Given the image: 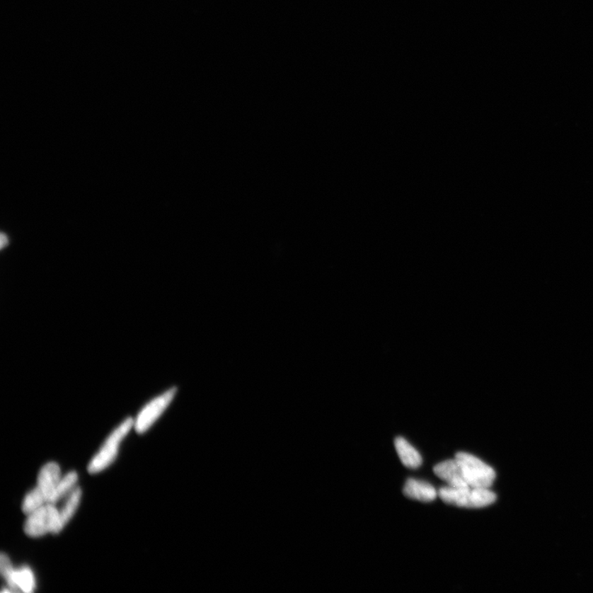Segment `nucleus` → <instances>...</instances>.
<instances>
[{
	"instance_id": "f257e3e1",
	"label": "nucleus",
	"mask_w": 593,
	"mask_h": 593,
	"mask_svg": "<svg viewBox=\"0 0 593 593\" xmlns=\"http://www.w3.org/2000/svg\"><path fill=\"white\" fill-rule=\"evenodd\" d=\"M134 420L129 417L112 432L96 455L90 461L88 466L90 474L100 473L113 464L118 456L120 444L134 428Z\"/></svg>"
},
{
	"instance_id": "0eeeda50",
	"label": "nucleus",
	"mask_w": 593,
	"mask_h": 593,
	"mask_svg": "<svg viewBox=\"0 0 593 593\" xmlns=\"http://www.w3.org/2000/svg\"><path fill=\"white\" fill-rule=\"evenodd\" d=\"M434 472L440 479L454 488L470 487L464 478V472L456 459L447 460L434 467Z\"/></svg>"
},
{
	"instance_id": "f8f14e48",
	"label": "nucleus",
	"mask_w": 593,
	"mask_h": 593,
	"mask_svg": "<svg viewBox=\"0 0 593 593\" xmlns=\"http://www.w3.org/2000/svg\"><path fill=\"white\" fill-rule=\"evenodd\" d=\"M14 582L17 592L31 593L36 587V580H35L33 572L28 566H23L16 570Z\"/></svg>"
},
{
	"instance_id": "ddd939ff",
	"label": "nucleus",
	"mask_w": 593,
	"mask_h": 593,
	"mask_svg": "<svg viewBox=\"0 0 593 593\" xmlns=\"http://www.w3.org/2000/svg\"><path fill=\"white\" fill-rule=\"evenodd\" d=\"M46 504H48L46 497L37 487H34L25 495L22 504V510L25 514L28 515Z\"/></svg>"
},
{
	"instance_id": "f03ea898",
	"label": "nucleus",
	"mask_w": 593,
	"mask_h": 593,
	"mask_svg": "<svg viewBox=\"0 0 593 593\" xmlns=\"http://www.w3.org/2000/svg\"><path fill=\"white\" fill-rule=\"evenodd\" d=\"M439 495L446 504L457 507H468V509H479L489 506L496 500V495L489 489L454 488V487H443L439 490Z\"/></svg>"
},
{
	"instance_id": "2eb2a0df",
	"label": "nucleus",
	"mask_w": 593,
	"mask_h": 593,
	"mask_svg": "<svg viewBox=\"0 0 593 593\" xmlns=\"http://www.w3.org/2000/svg\"><path fill=\"white\" fill-rule=\"evenodd\" d=\"M8 243V239L6 235L4 234H1V237H0V247L4 249Z\"/></svg>"
},
{
	"instance_id": "1a4fd4ad",
	"label": "nucleus",
	"mask_w": 593,
	"mask_h": 593,
	"mask_svg": "<svg viewBox=\"0 0 593 593\" xmlns=\"http://www.w3.org/2000/svg\"><path fill=\"white\" fill-rule=\"evenodd\" d=\"M405 496L422 502H431L436 499L437 492L433 486L424 481L408 479L404 490Z\"/></svg>"
},
{
	"instance_id": "39448f33",
	"label": "nucleus",
	"mask_w": 593,
	"mask_h": 593,
	"mask_svg": "<svg viewBox=\"0 0 593 593\" xmlns=\"http://www.w3.org/2000/svg\"><path fill=\"white\" fill-rule=\"evenodd\" d=\"M175 393H177V388H171L163 394L149 401L139 411L134 424V429L137 431V433L144 434L154 425L159 417L163 415L165 410L168 408Z\"/></svg>"
},
{
	"instance_id": "423d86ee",
	"label": "nucleus",
	"mask_w": 593,
	"mask_h": 593,
	"mask_svg": "<svg viewBox=\"0 0 593 593\" xmlns=\"http://www.w3.org/2000/svg\"><path fill=\"white\" fill-rule=\"evenodd\" d=\"M62 477V469L57 462H48L40 470L36 487L46 497L47 502L52 501Z\"/></svg>"
},
{
	"instance_id": "9b49d317",
	"label": "nucleus",
	"mask_w": 593,
	"mask_h": 593,
	"mask_svg": "<svg viewBox=\"0 0 593 593\" xmlns=\"http://www.w3.org/2000/svg\"><path fill=\"white\" fill-rule=\"evenodd\" d=\"M78 480L79 475L76 471H69L67 474L62 476L50 504L57 505L58 502L67 497L77 488Z\"/></svg>"
},
{
	"instance_id": "20e7f679",
	"label": "nucleus",
	"mask_w": 593,
	"mask_h": 593,
	"mask_svg": "<svg viewBox=\"0 0 593 593\" xmlns=\"http://www.w3.org/2000/svg\"><path fill=\"white\" fill-rule=\"evenodd\" d=\"M27 517L23 529L28 536L38 539L49 534L54 535L59 534V511L55 505L48 502Z\"/></svg>"
},
{
	"instance_id": "9d476101",
	"label": "nucleus",
	"mask_w": 593,
	"mask_h": 593,
	"mask_svg": "<svg viewBox=\"0 0 593 593\" xmlns=\"http://www.w3.org/2000/svg\"><path fill=\"white\" fill-rule=\"evenodd\" d=\"M395 447L402 464L411 469H417L422 464L421 456L415 447H412L402 437L395 439Z\"/></svg>"
},
{
	"instance_id": "6e6552de",
	"label": "nucleus",
	"mask_w": 593,
	"mask_h": 593,
	"mask_svg": "<svg viewBox=\"0 0 593 593\" xmlns=\"http://www.w3.org/2000/svg\"><path fill=\"white\" fill-rule=\"evenodd\" d=\"M83 495L82 489L80 487H77L71 494H70L67 497H65L64 500V504L60 507L59 511V520H58V531L59 534L62 531L65 526H67L70 520L73 519V517L79 509L80 505V502H81Z\"/></svg>"
},
{
	"instance_id": "4468645a",
	"label": "nucleus",
	"mask_w": 593,
	"mask_h": 593,
	"mask_svg": "<svg viewBox=\"0 0 593 593\" xmlns=\"http://www.w3.org/2000/svg\"><path fill=\"white\" fill-rule=\"evenodd\" d=\"M0 572H1V575L5 582H7L9 589L12 592H17L14 582L16 570L14 569L11 560L5 553H2L1 556H0Z\"/></svg>"
},
{
	"instance_id": "7ed1b4c3",
	"label": "nucleus",
	"mask_w": 593,
	"mask_h": 593,
	"mask_svg": "<svg viewBox=\"0 0 593 593\" xmlns=\"http://www.w3.org/2000/svg\"><path fill=\"white\" fill-rule=\"evenodd\" d=\"M459 462L466 483L471 488L489 489L495 480V471L476 456L457 452L456 459Z\"/></svg>"
}]
</instances>
